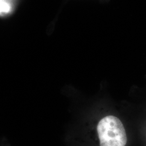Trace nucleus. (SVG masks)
Masks as SVG:
<instances>
[{"label":"nucleus","instance_id":"nucleus-1","mask_svg":"<svg viewBox=\"0 0 146 146\" xmlns=\"http://www.w3.org/2000/svg\"><path fill=\"white\" fill-rule=\"evenodd\" d=\"M100 146H125L127 136L121 120L113 115L105 116L97 126Z\"/></svg>","mask_w":146,"mask_h":146},{"label":"nucleus","instance_id":"nucleus-2","mask_svg":"<svg viewBox=\"0 0 146 146\" xmlns=\"http://www.w3.org/2000/svg\"><path fill=\"white\" fill-rule=\"evenodd\" d=\"M1 12L8 13L11 9V6L9 4L4 1H1Z\"/></svg>","mask_w":146,"mask_h":146}]
</instances>
